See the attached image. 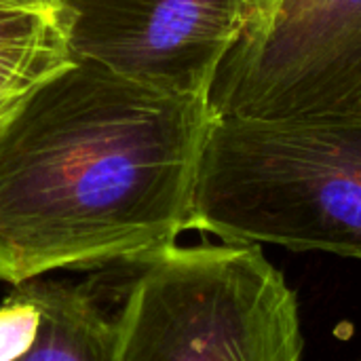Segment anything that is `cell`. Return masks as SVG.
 Masks as SVG:
<instances>
[{
  "label": "cell",
  "mask_w": 361,
  "mask_h": 361,
  "mask_svg": "<svg viewBox=\"0 0 361 361\" xmlns=\"http://www.w3.org/2000/svg\"><path fill=\"white\" fill-rule=\"evenodd\" d=\"M203 95L74 59L0 127V281L131 267L188 231Z\"/></svg>",
  "instance_id": "6da1fadb"
},
{
  "label": "cell",
  "mask_w": 361,
  "mask_h": 361,
  "mask_svg": "<svg viewBox=\"0 0 361 361\" xmlns=\"http://www.w3.org/2000/svg\"><path fill=\"white\" fill-rule=\"evenodd\" d=\"M188 231L361 260V114L212 116Z\"/></svg>",
  "instance_id": "7a4b0ae2"
},
{
  "label": "cell",
  "mask_w": 361,
  "mask_h": 361,
  "mask_svg": "<svg viewBox=\"0 0 361 361\" xmlns=\"http://www.w3.org/2000/svg\"><path fill=\"white\" fill-rule=\"evenodd\" d=\"M110 361H302L298 296L260 245H167L131 264Z\"/></svg>",
  "instance_id": "3957f363"
},
{
  "label": "cell",
  "mask_w": 361,
  "mask_h": 361,
  "mask_svg": "<svg viewBox=\"0 0 361 361\" xmlns=\"http://www.w3.org/2000/svg\"><path fill=\"white\" fill-rule=\"evenodd\" d=\"M205 99L216 118L361 114V0H275L245 19Z\"/></svg>",
  "instance_id": "277c9868"
},
{
  "label": "cell",
  "mask_w": 361,
  "mask_h": 361,
  "mask_svg": "<svg viewBox=\"0 0 361 361\" xmlns=\"http://www.w3.org/2000/svg\"><path fill=\"white\" fill-rule=\"evenodd\" d=\"M74 59L180 95H207L245 0H57Z\"/></svg>",
  "instance_id": "5b68a950"
},
{
  "label": "cell",
  "mask_w": 361,
  "mask_h": 361,
  "mask_svg": "<svg viewBox=\"0 0 361 361\" xmlns=\"http://www.w3.org/2000/svg\"><path fill=\"white\" fill-rule=\"evenodd\" d=\"M112 319L82 286L32 279L0 305V361H110Z\"/></svg>",
  "instance_id": "8992f818"
},
{
  "label": "cell",
  "mask_w": 361,
  "mask_h": 361,
  "mask_svg": "<svg viewBox=\"0 0 361 361\" xmlns=\"http://www.w3.org/2000/svg\"><path fill=\"white\" fill-rule=\"evenodd\" d=\"M72 61L57 0H0V127Z\"/></svg>",
  "instance_id": "52a82bcc"
},
{
  "label": "cell",
  "mask_w": 361,
  "mask_h": 361,
  "mask_svg": "<svg viewBox=\"0 0 361 361\" xmlns=\"http://www.w3.org/2000/svg\"><path fill=\"white\" fill-rule=\"evenodd\" d=\"M273 2L275 0H245V4H247V19L258 15V13H262V11H267Z\"/></svg>",
  "instance_id": "ba28073f"
},
{
  "label": "cell",
  "mask_w": 361,
  "mask_h": 361,
  "mask_svg": "<svg viewBox=\"0 0 361 361\" xmlns=\"http://www.w3.org/2000/svg\"><path fill=\"white\" fill-rule=\"evenodd\" d=\"M357 361H361V360H357Z\"/></svg>",
  "instance_id": "9c48e42d"
}]
</instances>
